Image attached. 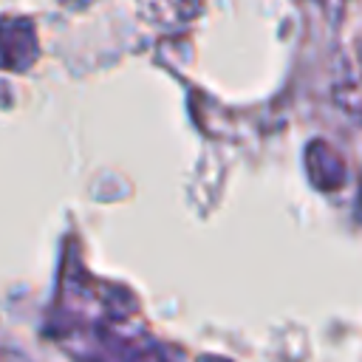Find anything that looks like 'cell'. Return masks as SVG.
<instances>
[]
</instances>
